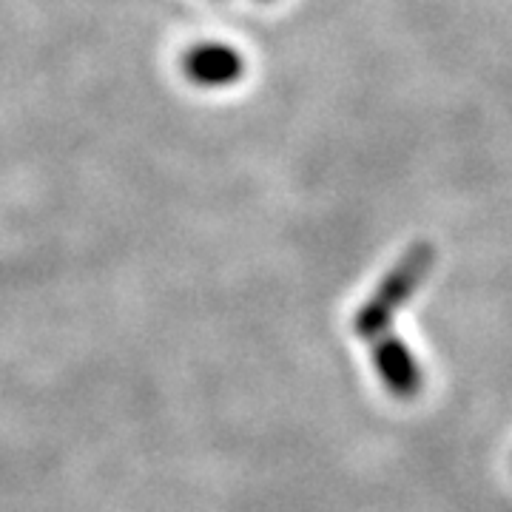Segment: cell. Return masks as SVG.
<instances>
[{
  "mask_svg": "<svg viewBox=\"0 0 512 512\" xmlns=\"http://www.w3.org/2000/svg\"><path fill=\"white\" fill-rule=\"evenodd\" d=\"M433 259H436V251L430 245H416L413 251L402 256V262L390 274L384 276L382 285L373 291V296L356 313V333L365 342L373 345V342H382L387 336H393L390 333L393 313L410 302V296L416 293V288L430 271Z\"/></svg>",
  "mask_w": 512,
  "mask_h": 512,
  "instance_id": "1",
  "label": "cell"
},
{
  "mask_svg": "<svg viewBox=\"0 0 512 512\" xmlns=\"http://www.w3.org/2000/svg\"><path fill=\"white\" fill-rule=\"evenodd\" d=\"M370 348H373V365L384 387L396 399H413L421 390V367L413 350L399 336H387L382 342H373Z\"/></svg>",
  "mask_w": 512,
  "mask_h": 512,
  "instance_id": "2",
  "label": "cell"
},
{
  "mask_svg": "<svg viewBox=\"0 0 512 512\" xmlns=\"http://www.w3.org/2000/svg\"><path fill=\"white\" fill-rule=\"evenodd\" d=\"M183 69L197 86L217 89V86L237 83L245 72V60L237 49L225 43H197L194 49L185 52Z\"/></svg>",
  "mask_w": 512,
  "mask_h": 512,
  "instance_id": "3",
  "label": "cell"
}]
</instances>
